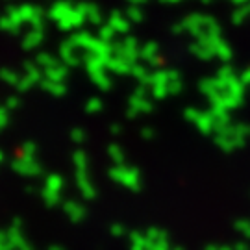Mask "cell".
Returning a JSON list of instances; mask_svg holds the SVG:
<instances>
[]
</instances>
